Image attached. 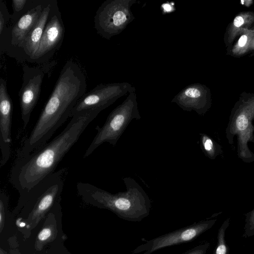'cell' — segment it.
I'll list each match as a JSON object with an SVG mask.
<instances>
[{
	"label": "cell",
	"instance_id": "277c9868",
	"mask_svg": "<svg viewBox=\"0 0 254 254\" xmlns=\"http://www.w3.org/2000/svg\"><path fill=\"white\" fill-rule=\"evenodd\" d=\"M66 168H62L49 175L31 189L20 193V198L30 204L27 220L31 228H33L61 199Z\"/></svg>",
	"mask_w": 254,
	"mask_h": 254
},
{
	"label": "cell",
	"instance_id": "7c38bea8",
	"mask_svg": "<svg viewBox=\"0 0 254 254\" xmlns=\"http://www.w3.org/2000/svg\"><path fill=\"white\" fill-rule=\"evenodd\" d=\"M171 102L177 104L184 111H194L199 115L204 114L207 110L204 90L197 84H190L184 88Z\"/></svg>",
	"mask_w": 254,
	"mask_h": 254
},
{
	"label": "cell",
	"instance_id": "d6986e66",
	"mask_svg": "<svg viewBox=\"0 0 254 254\" xmlns=\"http://www.w3.org/2000/svg\"><path fill=\"white\" fill-rule=\"evenodd\" d=\"M8 11L4 2L0 0V34L1 35L8 20Z\"/></svg>",
	"mask_w": 254,
	"mask_h": 254
},
{
	"label": "cell",
	"instance_id": "3957f363",
	"mask_svg": "<svg viewBox=\"0 0 254 254\" xmlns=\"http://www.w3.org/2000/svg\"><path fill=\"white\" fill-rule=\"evenodd\" d=\"M126 191L112 193L89 183L76 184L78 194L85 202L108 209L119 218L140 222L147 217L151 208L150 199L142 188L131 177H124Z\"/></svg>",
	"mask_w": 254,
	"mask_h": 254
},
{
	"label": "cell",
	"instance_id": "d4e9b609",
	"mask_svg": "<svg viewBox=\"0 0 254 254\" xmlns=\"http://www.w3.org/2000/svg\"><path fill=\"white\" fill-rule=\"evenodd\" d=\"M0 254H5L1 248L0 249Z\"/></svg>",
	"mask_w": 254,
	"mask_h": 254
},
{
	"label": "cell",
	"instance_id": "7402d4cb",
	"mask_svg": "<svg viewBox=\"0 0 254 254\" xmlns=\"http://www.w3.org/2000/svg\"><path fill=\"white\" fill-rule=\"evenodd\" d=\"M163 14H166L173 12L175 9V4L173 2L167 1L161 5Z\"/></svg>",
	"mask_w": 254,
	"mask_h": 254
},
{
	"label": "cell",
	"instance_id": "6da1fadb",
	"mask_svg": "<svg viewBox=\"0 0 254 254\" xmlns=\"http://www.w3.org/2000/svg\"><path fill=\"white\" fill-rule=\"evenodd\" d=\"M102 111L94 108L75 113L64 129L51 141L26 156L16 158L9 181L19 193L29 190L54 172L86 127Z\"/></svg>",
	"mask_w": 254,
	"mask_h": 254
},
{
	"label": "cell",
	"instance_id": "8992f818",
	"mask_svg": "<svg viewBox=\"0 0 254 254\" xmlns=\"http://www.w3.org/2000/svg\"><path fill=\"white\" fill-rule=\"evenodd\" d=\"M136 0H107L99 7L94 16L98 34L109 40L122 33L135 17L131 11Z\"/></svg>",
	"mask_w": 254,
	"mask_h": 254
},
{
	"label": "cell",
	"instance_id": "cb8c5ba5",
	"mask_svg": "<svg viewBox=\"0 0 254 254\" xmlns=\"http://www.w3.org/2000/svg\"><path fill=\"white\" fill-rule=\"evenodd\" d=\"M247 41V36L245 35H242L239 39L238 41L239 46L241 47H244Z\"/></svg>",
	"mask_w": 254,
	"mask_h": 254
},
{
	"label": "cell",
	"instance_id": "9a60e30c",
	"mask_svg": "<svg viewBox=\"0 0 254 254\" xmlns=\"http://www.w3.org/2000/svg\"><path fill=\"white\" fill-rule=\"evenodd\" d=\"M53 214H49L50 221L47 216L45 224L37 236L34 248L37 251H41L45 245L54 241L57 236V226Z\"/></svg>",
	"mask_w": 254,
	"mask_h": 254
},
{
	"label": "cell",
	"instance_id": "5bb4252c",
	"mask_svg": "<svg viewBox=\"0 0 254 254\" xmlns=\"http://www.w3.org/2000/svg\"><path fill=\"white\" fill-rule=\"evenodd\" d=\"M51 10L50 4H47L44 6L38 21L28 33L21 47L32 60L38 50L41 39L50 15Z\"/></svg>",
	"mask_w": 254,
	"mask_h": 254
},
{
	"label": "cell",
	"instance_id": "52a82bcc",
	"mask_svg": "<svg viewBox=\"0 0 254 254\" xmlns=\"http://www.w3.org/2000/svg\"><path fill=\"white\" fill-rule=\"evenodd\" d=\"M216 218L208 219L154 238L137 247L132 251L133 254H152L167 247L191 242L211 228Z\"/></svg>",
	"mask_w": 254,
	"mask_h": 254
},
{
	"label": "cell",
	"instance_id": "8fae6325",
	"mask_svg": "<svg viewBox=\"0 0 254 254\" xmlns=\"http://www.w3.org/2000/svg\"><path fill=\"white\" fill-rule=\"evenodd\" d=\"M64 33V25L60 13H55L46 24L38 50L32 60H38L59 46Z\"/></svg>",
	"mask_w": 254,
	"mask_h": 254
},
{
	"label": "cell",
	"instance_id": "ffe728a7",
	"mask_svg": "<svg viewBox=\"0 0 254 254\" xmlns=\"http://www.w3.org/2000/svg\"><path fill=\"white\" fill-rule=\"evenodd\" d=\"M210 245L209 242H205L195 246L182 254H206Z\"/></svg>",
	"mask_w": 254,
	"mask_h": 254
},
{
	"label": "cell",
	"instance_id": "5b68a950",
	"mask_svg": "<svg viewBox=\"0 0 254 254\" xmlns=\"http://www.w3.org/2000/svg\"><path fill=\"white\" fill-rule=\"evenodd\" d=\"M140 119L136 94L135 92H132L110 113L102 127L96 126L95 129L97 132L86 149L83 158L87 157L104 142L115 146L129 123L133 120Z\"/></svg>",
	"mask_w": 254,
	"mask_h": 254
},
{
	"label": "cell",
	"instance_id": "9c48e42d",
	"mask_svg": "<svg viewBox=\"0 0 254 254\" xmlns=\"http://www.w3.org/2000/svg\"><path fill=\"white\" fill-rule=\"evenodd\" d=\"M23 69V82L19 97L21 119L25 127L39 99L44 74L38 67L25 65Z\"/></svg>",
	"mask_w": 254,
	"mask_h": 254
},
{
	"label": "cell",
	"instance_id": "603a6c76",
	"mask_svg": "<svg viewBox=\"0 0 254 254\" xmlns=\"http://www.w3.org/2000/svg\"><path fill=\"white\" fill-rule=\"evenodd\" d=\"M244 23V19L242 17L238 16L234 20V25L237 27H240Z\"/></svg>",
	"mask_w": 254,
	"mask_h": 254
},
{
	"label": "cell",
	"instance_id": "2e32d148",
	"mask_svg": "<svg viewBox=\"0 0 254 254\" xmlns=\"http://www.w3.org/2000/svg\"><path fill=\"white\" fill-rule=\"evenodd\" d=\"M199 134L200 146L202 151L208 158L214 159L220 153V146L206 134L201 133Z\"/></svg>",
	"mask_w": 254,
	"mask_h": 254
},
{
	"label": "cell",
	"instance_id": "7a4b0ae2",
	"mask_svg": "<svg viewBox=\"0 0 254 254\" xmlns=\"http://www.w3.org/2000/svg\"><path fill=\"white\" fill-rule=\"evenodd\" d=\"M86 80L79 65L67 61L47 102L29 136L17 152L16 158L28 155L46 143L70 117L78 100L86 93Z\"/></svg>",
	"mask_w": 254,
	"mask_h": 254
},
{
	"label": "cell",
	"instance_id": "ba28073f",
	"mask_svg": "<svg viewBox=\"0 0 254 254\" xmlns=\"http://www.w3.org/2000/svg\"><path fill=\"white\" fill-rule=\"evenodd\" d=\"M135 91V87L128 82L98 84L78 100L71 112L70 117L85 110L99 108L103 110L119 98Z\"/></svg>",
	"mask_w": 254,
	"mask_h": 254
},
{
	"label": "cell",
	"instance_id": "ac0fdd59",
	"mask_svg": "<svg viewBox=\"0 0 254 254\" xmlns=\"http://www.w3.org/2000/svg\"><path fill=\"white\" fill-rule=\"evenodd\" d=\"M245 215V223L243 237L246 238L254 236V209Z\"/></svg>",
	"mask_w": 254,
	"mask_h": 254
},
{
	"label": "cell",
	"instance_id": "4fadbf2b",
	"mask_svg": "<svg viewBox=\"0 0 254 254\" xmlns=\"http://www.w3.org/2000/svg\"><path fill=\"white\" fill-rule=\"evenodd\" d=\"M44 8L42 4H37L19 18L12 30V45L21 48L25 38L38 21Z\"/></svg>",
	"mask_w": 254,
	"mask_h": 254
},
{
	"label": "cell",
	"instance_id": "30bf717a",
	"mask_svg": "<svg viewBox=\"0 0 254 254\" xmlns=\"http://www.w3.org/2000/svg\"><path fill=\"white\" fill-rule=\"evenodd\" d=\"M13 105L8 93L6 82L0 79V167L9 159L11 153V129Z\"/></svg>",
	"mask_w": 254,
	"mask_h": 254
},
{
	"label": "cell",
	"instance_id": "e0dca14e",
	"mask_svg": "<svg viewBox=\"0 0 254 254\" xmlns=\"http://www.w3.org/2000/svg\"><path fill=\"white\" fill-rule=\"evenodd\" d=\"M230 223V218H227L224 220L219 228L217 234V245L212 254H228L229 248L226 241L225 235Z\"/></svg>",
	"mask_w": 254,
	"mask_h": 254
},
{
	"label": "cell",
	"instance_id": "44dd1931",
	"mask_svg": "<svg viewBox=\"0 0 254 254\" xmlns=\"http://www.w3.org/2000/svg\"><path fill=\"white\" fill-rule=\"evenodd\" d=\"M28 1L27 0H12V7L14 13L19 12L24 7L26 2Z\"/></svg>",
	"mask_w": 254,
	"mask_h": 254
}]
</instances>
